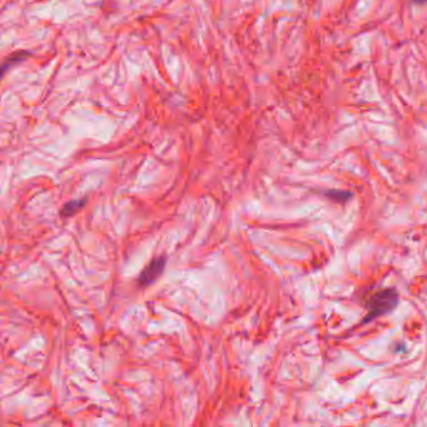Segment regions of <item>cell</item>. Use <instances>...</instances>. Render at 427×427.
<instances>
[{
	"instance_id": "obj_1",
	"label": "cell",
	"mask_w": 427,
	"mask_h": 427,
	"mask_svg": "<svg viewBox=\"0 0 427 427\" xmlns=\"http://www.w3.org/2000/svg\"><path fill=\"white\" fill-rule=\"evenodd\" d=\"M399 305V292L396 288H382L370 294L366 300L368 314L363 319V323H368L377 317L394 311Z\"/></svg>"
},
{
	"instance_id": "obj_2",
	"label": "cell",
	"mask_w": 427,
	"mask_h": 427,
	"mask_svg": "<svg viewBox=\"0 0 427 427\" xmlns=\"http://www.w3.org/2000/svg\"><path fill=\"white\" fill-rule=\"evenodd\" d=\"M166 263H167L166 257H155L151 260L148 263L147 267L144 268L138 276V285L142 287H146L148 285L153 283L154 281L163 274Z\"/></svg>"
},
{
	"instance_id": "obj_3",
	"label": "cell",
	"mask_w": 427,
	"mask_h": 427,
	"mask_svg": "<svg viewBox=\"0 0 427 427\" xmlns=\"http://www.w3.org/2000/svg\"><path fill=\"white\" fill-rule=\"evenodd\" d=\"M29 55H30V53L27 52V50H17L15 53L9 55L8 58L4 59L3 64H1V72H3V74L7 73L10 68H13L14 66H17V64H19L21 61H24Z\"/></svg>"
},
{
	"instance_id": "obj_4",
	"label": "cell",
	"mask_w": 427,
	"mask_h": 427,
	"mask_svg": "<svg viewBox=\"0 0 427 427\" xmlns=\"http://www.w3.org/2000/svg\"><path fill=\"white\" fill-rule=\"evenodd\" d=\"M87 203V198L83 200H72L67 202L63 208L60 209V216L61 217H72L73 214L77 213L82 208L84 207V205Z\"/></svg>"
},
{
	"instance_id": "obj_5",
	"label": "cell",
	"mask_w": 427,
	"mask_h": 427,
	"mask_svg": "<svg viewBox=\"0 0 427 427\" xmlns=\"http://www.w3.org/2000/svg\"><path fill=\"white\" fill-rule=\"evenodd\" d=\"M326 196H328V198L336 200V202H346V200H350V198L352 197V193L346 192V191L331 189V191H328V192H326Z\"/></svg>"
},
{
	"instance_id": "obj_6",
	"label": "cell",
	"mask_w": 427,
	"mask_h": 427,
	"mask_svg": "<svg viewBox=\"0 0 427 427\" xmlns=\"http://www.w3.org/2000/svg\"><path fill=\"white\" fill-rule=\"evenodd\" d=\"M415 1H417V3H424V1H427V0H415Z\"/></svg>"
}]
</instances>
